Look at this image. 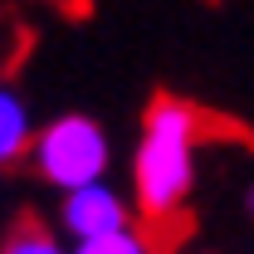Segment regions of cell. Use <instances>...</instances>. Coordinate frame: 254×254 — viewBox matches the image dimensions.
I'll return each instance as SVG.
<instances>
[{
	"instance_id": "cell-3",
	"label": "cell",
	"mask_w": 254,
	"mask_h": 254,
	"mask_svg": "<svg viewBox=\"0 0 254 254\" xmlns=\"http://www.w3.org/2000/svg\"><path fill=\"white\" fill-rule=\"evenodd\" d=\"M64 225H68V235H73L78 245H83V240H103V235L132 225V205H127L108 181H93V186L64 195Z\"/></svg>"
},
{
	"instance_id": "cell-1",
	"label": "cell",
	"mask_w": 254,
	"mask_h": 254,
	"mask_svg": "<svg viewBox=\"0 0 254 254\" xmlns=\"http://www.w3.org/2000/svg\"><path fill=\"white\" fill-rule=\"evenodd\" d=\"M205 137V113L186 98L161 93L142 118V142L132 157V200L142 220L166 225L195 190V147Z\"/></svg>"
},
{
	"instance_id": "cell-7",
	"label": "cell",
	"mask_w": 254,
	"mask_h": 254,
	"mask_svg": "<svg viewBox=\"0 0 254 254\" xmlns=\"http://www.w3.org/2000/svg\"><path fill=\"white\" fill-rule=\"evenodd\" d=\"M245 215H250V220H254V186L245 190Z\"/></svg>"
},
{
	"instance_id": "cell-5",
	"label": "cell",
	"mask_w": 254,
	"mask_h": 254,
	"mask_svg": "<svg viewBox=\"0 0 254 254\" xmlns=\"http://www.w3.org/2000/svg\"><path fill=\"white\" fill-rule=\"evenodd\" d=\"M0 254H68V250H64V245H59V240H54L39 220H20L10 235H5Z\"/></svg>"
},
{
	"instance_id": "cell-2",
	"label": "cell",
	"mask_w": 254,
	"mask_h": 254,
	"mask_svg": "<svg viewBox=\"0 0 254 254\" xmlns=\"http://www.w3.org/2000/svg\"><path fill=\"white\" fill-rule=\"evenodd\" d=\"M30 161H34V171H39L49 186H59L64 195H68V190H83V186H93V181L108 176L113 142H108V132H103L93 118L64 113V118H54L49 127L34 132Z\"/></svg>"
},
{
	"instance_id": "cell-4",
	"label": "cell",
	"mask_w": 254,
	"mask_h": 254,
	"mask_svg": "<svg viewBox=\"0 0 254 254\" xmlns=\"http://www.w3.org/2000/svg\"><path fill=\"white\" fill-rule=\"evenodd\" d=\"M34 147V127H30V108L20 103L15 88L0 83V166L25 161Z\"/></svg>"
},
{
	"instance_id": "cell-6",
	"label": "cell",
	"mask_w": 254,
	"mask_h": 254,
	"mask_svg": "<svg viewBox=\"0 0 254 254\" xmlns=\"http://www.w3.org/2000/svg\"><path fill=\"white\" fill-rule=\"evenodd\" d=\"M73 254H157V245H152V235H142L137 225H127V230H113L103 240H83Z\"/></svg>"
}]
</instances>
